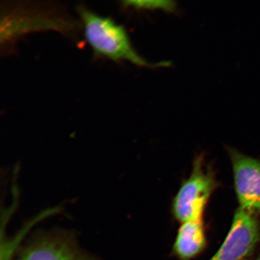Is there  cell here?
<instances>
[{
	"label": "cell",
	"mask_w": 260,
	"mask_h": 260,
	"mask_svg": "<svg viewBox=\"0 0 260 260\" xmlns=\"http://www.w3.org/2000/svg\"><path fill=\"white\" fill-rule=\"evenodd\" d=\"M81 28L79 19L63 6L50 2H4L0 11V53L14 51L19 38L31 32L54 31L76 37Z\"/></svg>",
	"instance_id": "obj_1"
},
{
	"label": "cell",
	"mask_w": 260,
	"mask_h": 260,
	"mask_svg": "<svg viewBox=\"0 0 260 260\" xmlns=\"http://www.w3.org/2000/svg\"><path fill=\"white\" fill-rule=\"evenodd\" d=\"M84 38L94 56L113 61H128L140 67H168L170 63H150L133 47L126 30L111 18L98 14L84 5L76 8Z\"/></svg>",
	"instance_id": "obj_2"
},
{
	"label": "cell",
	"mask_w": 260,
	"mask_h": 260,
	"mask_svg": "<svg viewBox=\"0 0 260 260\" xmlns=\"http://www.w3.org/2000/svg\"><path fill=\"white\" fill-rule=\"evenodd\" d=\"M216 187L212 171L205 166L203 158H197L190 177L174 198L172 210L175 218L181 223L203 218L205 208Z\"/></svg>",
	"instance_id": "obj_3"
},
{
	"label": "cell",
	"mask_w": 260,
	"mask_h": 260,
	"mask_svg": "<svg viewBox=\"0 0 260 260\" xmlns=\"http://www.w3.org/2000/svg\"><path fill=\"white\" fill-rule=\"evenodd\" d=\"M17 260H96L82 251L73 234L53 230L40 232L25 245Z\"/></svg>",
	"instance_id": "obj_4"
},
{
	"label": "cell",
	"mask_w": 260,
	"mask_h": 260,
	"mask_svg": "<svg viewBox=\"0 0 260 260\" xmlns=\"http://www.w3.org/2000/svg\"><path fill=\"white\" fill-rule=\"evenodd\" d=\"M234 181L240 209L260 213V160L230 149Z\"/></svg>",
	"instance_id": "obj_5"
},
{
	"label": "cell",
	"mask_w": 260,
	"mask_h": 260,
	"mask_svg": "<svg viewBox=\"0 0 260 260\" xmlns=\"http://www.w3.org/2000/svg\"><path fill=\"white\" fill-rule=\"evenodd\" d=\"M259 236L255 215L239 208L222 245L209 260H244L254 248Z\"/></svg>",
	"instance_id": "obj_6"
},
{
	"label": "cell",
	"mask_w": 260,
	"mask_h": 260,
	"mask_svg": "<svg viewBox=\"0 0 260 260\" xmlns=\"http://www.w3.org/2000/svg\"><path fill=\"white\" fill-rule=\"evenodd\" d=\"M203 218L182 223L174 245V252L181 259L194 257L206 246Z\"/></svg>",
	"instance_id": "obj_7"
},
{
	"label": "cell",
	"mask_w": 260,
	"mask_h": 260,
	"mask_svg": "<svg viewBox=\"0 0 260 260\" xmlns=\"http://www.w3.org/2000/svg\"><path fill=\"white\" fill-rule=\"evenodd\" d=\"M121 5L124 8L136 9H162L168 12L174 11L175 3L171 1H123Z\"/></svg>",
	"instance_id": "obj_8"
}]
</instances>
